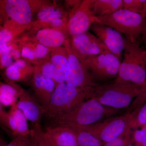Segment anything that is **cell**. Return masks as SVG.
Returning <instances> with one entry per match:
<instances>
[{
    "label": "cell",
    "mask_w": 146,
    "mask_h": 146,
    "mask_svg": "<svg viewBox=\"0 0 146 146\" xmlns=\"http://www.w3.org/2000/svg\"><path fill=\"white\" fill-rule=\"evenodd\" d=\"M31 86L35 98L43 106L47 105L56 85L54 81L35 70L31 78Z\"/></svg>",
    "instance_id": "obj_17"
},
{
    "label": "cell",
    "mask_w": 146,
    "mask_h": 146,
    "mask_svg": "<svg viewBox=\"0 0 146 146\" xmlns=\"http://www.w3.org/2000/svg\"><path fill=\"white\" fill-rule=\"evenodd\" d=\"M25 89L16 83L1 82L0 105L11 107L16 104Z\"/></svg>",
    "instance_id": "obj_23"
},
{
    "label": "cell",
    "mask_w": 146,
    "mask_h": 146,
    "mask_svg": "<svg viewBox=\"0 0 146 146\" xmlns=\"http://www.w3.org/2000/svg\"><path fill=\"white\" fill-rule=\"evenodd\" d=\"M123 8V0H92L91 9L97 17L108 15Z\"/></svg>",
    "instance_id": "obj_25"
},
{
    "label": "cell",
    "mask_w": 146,
    "mask_h": 146,
    "mask_svg": "<svg viewBox=\"0 0 146 146\" xmlns=\"http://www.w3.org/2000/svg\"><path fill=\"white\" fill-rule=\"evenodd\" d=\"M3 140H2L1 139V145L3 146ZM6 145H5L4 146H6Z\"/></svg>",
    "instance_id": "obj_36"
},
{
    "label": "cell",
    "mask_w": 146,
    "mask_h": 146,
    "mask_svg": "<svg viewBox=\"0 0 146 146\" xmlns=\"http://www.w3.org/2000/svg\"><path fill=\"white\" fill-rule=\"evenodd\" d=\"M34 71V66L29 61L20 58L4 70L3 77L6 82H25L30 80Z\"/></svg>",
    "instance_id": "obj_19"
},
{
    "label": "cell",
    "mask_w": 146,
    "mask_h": 146,
    "mask_svg": "<svg viewBox=\"0 0 146 146\" xmlns=\"http://www.w3.org/2000/svg\"><path fill=\"white\" fill-rule=\"evenodd\" d=\"M49 60H46L41 65L35 66L34 70L45 77L52 80L57 86L59 84L63 82Z\"/></svg>",
    "instance_id": "obj_28"
},
{
    "label": "cell",
    "mask_w": 146,
    "mask_h": 146,
    "mask_svg": "<svg viewBox=\"0 0 146 146\" xmlns=\"http://www.w3.org/2000/svg\"><path fill=\"white\" fill-rule=\"evenodd\" d=\"M131 130L129 129L119 138L105 144L104 146H127L132 143Z\"/></svg>",
    "instance_id": "obj_31"
},
{
    "label": "cell",
    "mask_w": 146,
    "mask_h": 146,
    "mask_svg": "<svg viewBox=\"0 0 146 146\" xmlns=\"http://www.w3.org/2000/svg\"><path fill=\"white\" fill-rule=\"evenodd\" d=\"M21 57L28 60L33 66H38L49 60L50 54L53 49L48 48L33 41L19 37Z\"/></svg>",
    "instance_id": "obj_16"
},
{
    "label": "cell",
    "mask_w": 146,
    "mask_h": 146,
    "mask_svg": "<svg viewBox=\"0 0 146 146\" xmlns=\"http://www.w3.org/2000/svg\"><path fill=\"white\" fill-rule=\"evenodd\" d=\"M1 122L11 132L13 136L28 138L31 130L27 119L23 113L17 108L16 104L10 107L8 112L4 109L0 111Z\"/></svg>",
    "instance_id": "obj_15"
},
{
    "label": "cell",
    "mask_w": 146,
    "mask_h": 146,
    "mask_svg": "<svg viewBox=\"0 0 146 146\" xmlns=\"http://www.w3.org/2000/svg\"><path fill=\"white\" fill-rule=\"evenodd\" d=\"M123 58L114 81L130 82L146 88V50L136 41L124 37Z\"/></svg>",
    "instance_id": "obj_2"
},
{
    "label": "cell",
    "mask_w": 146,
    "mask_h": 146,
    "mask_svg": "<svg viewBox=\"0 0 146 146\" xmlns=\"http://www.w3.org/2000/svg\"><path fill=\"white\" fill-rule=\"evenodd\" d=\"M144 88L135 84L113 80L98 84L93 97L105 106L120 110L128 107Z\"/></svg>",
    "instance_id": "obj_3"
},
{
    "label": "cell",
    "mask_w": 146,
    "mask_h": 146,
    "mask_svg": "<svg viewBox=\"0 0 146 146\" xmlns=\"http://www.w3.org/2000/svg\"><path fill=\"white\" fill-rule=\"evenodd\" d=\"M46 1L1 0V23L11 20L22 25L31 27L35 15Z\"/></svg>",
    "instance_id": "obj_6"
},
{
    "label": "cell",
    "mask_w": 146,
    "mask_h": 146,
    "mask_svg": "<svg viewBox=\"0 0 146 146\" xmlns=\"http://www.w3.org/2000/svg\"><path fill=\"white\" fill-rule=\"evenodd\" d=\"M93 95L91 92L76 88L66 82L59 84L56 87L48 104L43 106L44 115L54 119L72 110Z\"/></svg>",
    "instance_id": "obj_4"
},
{
    "label": "cell",
    "mask_w": 146,
    "mask_h": 146,
    "mask_svg": "<svg viewBox=\"0 0 146 146\" xmlns=\"http://www.w3.org/2000/svg\"><path fill=\"white\" fill-rule=\"evenodd\" d=\"M20 37L25 40L36 42L52 49L63 46L65 41L70 39L66 31L49 28L27 31Z\"/></svg>",
    "instance_id": "obj_13"
},
{
    "label": "cell",
    "mask_w": 146,
    "mask_h": 146,
    "mask_svg": "<svg viewBox=\"0 0 146 146\" xmlns=\"http://www.w3.org/2000/svg\"><path fill=\"white\" fill-rule=\"evenodd\" d=\"M30 137L35 146H55L46 131L42 129L40 124L33 125L31 129Z\"/></svg>",
    "instance_id": "obj_27"
},
{
    "label": "cell",
    "mask_w": 146,
    "mask_h": 146,
    "mask_svg": "<svg viewBox=\"0 0 146 146\" xmlns=\"http://www.w3.org/2000/svg\"></svg>",
    "instance_id": "obj_40"
},
{
    "label": "cell",
    "mask_w": 146,
    "mask_h": 146,
    "mask_svg": "<svg viewBox=\"0 0 146 146\" xmlns=\"http://www.w3.org/2000/svg\"><path fill=\"white\" fill-rule=\"evenodd\" d=\"M127 146H133V144L132 143L129 144V145H128Z\"/></svg>",
    "instance_id": "obj_37"
},
{
    "label": "cell",
    "mask_w": 146,
    "mask_h": 146,
    "mask_svg": "<svg viewBox=\"0 0 146 146\" xmlns=\"http://www.w3.org/2000/svg\"><path fill=\"white\" fill-rule=\"evenodd\" d=\"M121 59L107 50L90 56L83 63L97 83L108 82L118 76Z\"/></svg>",
    "instance_id": "obj_7"
},
{
    "label": "cell",
    "mask_w": 146,
    "mask_h": 146,
    "mask_svg": "<svg viewBox=\"0 0 146 146\" xmlns=\"http://www.w3.org/2000/svg\"><path fill=\"white\" fill-rule=\"evenodd\" d=\"M119 111L105 106L92 97L70 112L53 120V122L54 125L85 126L116 116Z\"/></svg>",
    "instance_id": "obj_1"
},
{
    "label": "cell",
    "mask_w": 146,
    "mask_h": 146,
    "mask_svg": "<svg viewBox=\"0 0 146 146\" xmlns=\"http://www.w3.org/2000/svg\"><path fill=\"white\" fill-rule=\"evenodd\" d=\"M16 106L33 125L40 124V120L44 115L43 106L28 92L24 90L16 103Z\"/></svg>",
    "instance_id": "obj_18"
},
{
    "label": "cell",
    "mask_w": 146,
    "mask_h": 146,
    "mask_svg": "<svg viewBox=\"0 0 146 146\" xmlns=\"http://www.w3.org/2000/svg\"><path fill=\"white\" fill-rule=\"evenodd\" d=\"M70 42L73 52L82 63L88 57L108 50L95 35L88 31L71 37Z\"/></svg>",
    "instance_id": "obj_12"
},
{
    "label": "cell",
    "mask_w": 146,
    "mask_h": 146,
    "mask_svg": "<svg viewBox=\"0 0 146 146\" xmlns=\"http://www.w3.org/2000/svg\"><path fill=\"white\" fill-rule=\"evenodd\" d=\"M19 37L8 44L0 46V68L1 70H5L22 58Z\"/></svg>",
    "instance_id": "obj_22"
},
{
    "label": "cell",
    "mask_w": 146,
    "mask_h": 146,
    "mask_svg": "<svg viewBox=\"0 0 146 146\" xmlns=\"http://www.w3.org/2000/svg\"><path fill=\"white\" fill-rule=\"evenodd\" d=\"M91 29L110 52L121 60L125 45L124 37L121 34L112 28L99 23L93 24Z\"/></svg>",
    "instance_id": "obj_14"
},
{
    "label": "cell",
    "mask_w": 146,
    "mask_h": 146,
    "mask_svg": "<svg viewBox=\"0 0 146 146\" xmlns=\"http://www.w3.org/2000/svg\"><path fill=\"white\" fill-rule=\"evenodd\" d=\"M131 134L133 146H146V127L145 126L133 129Z\"/></svg>",
    "instance_id": "obj_30"
},
{
    "label": "cell",
    "mask_w": 146,
    "mask_h": 146,
    "mask_svg": "<svg viewBox=\"0 0 146 146\" xmlns=\"http://www.w3.org/2000/svg\"><path fill=\"white\" fill-rule=\"evenodd\" d=\"M28 138L29 146H35L34 143H33L31 137H29Z\"/></svg>",
    "instance_id": "obj_35"
},
{
    "label": "cell",
    "mask_w": 146,
    "mask_h": 146,
    "mask_svg": "<svg viewBox=\"0 0 146 146\" xmlns=\"http://www.w3.org/2000/svg\"><path fill=\"white\" fill-rule=\"evenodd\" d=\"M81 127L92 133L104 145L131 129L130 118L127 113L113 116L91 125Z\"/></svg>",
    "instance_id": "obj_10"
},
{
    "label": "cell",
    "mask_w": 146,
    "mask_h": 146,
    "mask_svg": "<svg viewBox=\"0 0 146 146\" xmlns=\"http://www.w3.org/2000/svg\"><path fill=\"white\" fill-rule=\"evenodd\" d=\"M66 126L70 128L74 133L78 146H102L103 145L96 137L82 127Z\"/></svg>",
    "instance_id": "obj_26"
},
{
    "label": "cell",
    "mask_w": 146,
    "mask_h": 146,
    "mask_svg": "<svg viewBox=\"0 0 146 146\" xmlns=\"http://www.w3.org/2000/svg\"><path fill=\"white\" fill-rule=\"evenodd\" d=\"M5 146H29L28 138L22 136H16Z\"/></svg>",
    "instance_id": "obj_33"
},
{
    "label": "cell",
    "mask_w": 146,
    "mask_h": 146,
    "mask_svg": "<svg viewBox=\"0 0 146 146\" xmlns=\"http://www.w3.org/2000/svg\"><path fill=\"white\" fill-rule=\"evenodd\" d=\"M63 46L68 54V65L65 74V82L73 86L94 94L97 83L83 63L73 52L70 39L66 40Z\"/></svg>",
    "instance_id": "obj_8"
},
{
    "label": "cell",
    "mask_w": 146,
    "mask_h": 146,
    "mask_svg": "<svg viewBox=\"0 0 146 146\" xmlns=\"http://www.w3.org/2000/svg\"><path fill=\"white\" fill-rule=\"evenodd\" d=\"M142 39L144 43H146V28L144 32L143 33L142 35Z\"/></svg>",
    "instance_id": "obj_34"
},
{
    "label": "cell",
    "mask_w": 146,
    "mask_h": 146,
    "mask_svg": "<svg viewBox=\"0 0 146 146\" xmlns=\"http://www.w3.org/2000/svg\"><path fill=\"white\" fill-rule=\"evenodd\" d=\"M123 8L146 18V0H123Z\"/></svg>",
    "instance_id": "obj_29"
},
{
    "label": "cell",
    "mask_w": 146,
    "mask_h": 146,
    "mask_svg": "<svg viewBox=\"0 0 146 146\" xmlns=\"http://www.w3.org/2000/svg\"><path fill=\"white\" fill-rule=\"evenodd\" d=\"M50 61L54 66L63 82H65V74L68 65V54L64 46L52 51L50 56Z\"/></svg>",
    "instance_id": "obj_24"
},
{
    "label": "cell",
    "mask_w": 146,
    "mask_h": 146,
    "mask_svg": "<svg viewBox=\"0 0 146 146\" xmlns=\"http://www.w3.org/2000/svg\"><path fill=\"white\" fill-rule=\"evenodd\" d=\"M68 21V14L64 7L56 2L46 1L37 11L32 25L27 31L49 28L67 32Z\"/></svg>",
    "instance_id": "obj_9"
},
{
    "label": "cell",
    "mask_w": 146,
    "mask_h": 146,
    "mask_svg": "<svg viewBox=\"0 0 146 146\" xmlns=\"http://www.w3.org/2000/svg\"><path fill=\"white\" fill-rule=\"evenodd\" d=\"M145 45L146 46V43H145Z\"/></svg>",
    "instance_id": "obj_38"
},
{
    "label": "cell",
    "mask_w": 146,
    "mask_h": 146,
    "mask_svg": "<svg viewBox=\"0 0 146 146\" xmlns=\"http://www.w3.org/2000/svg\"><path fill=\"white\" fill-rule=\"evenodd\" d=\"M82 1L79 0L65 1L64 7L68 14V20L72 17L73 14L80 6Z\"/></svg>",
    "instance_id": "obj_32"
},
{
    "label": "cell",
    "mask_w": 146,
    "mask_h": 146,
    "mask_svg": "<svg viewBox=\"0 0 146 146\" xmlns=\"http://www.w3.org/2000/svg\"><path fill=\"white\" fill-rule=\"evenodd\" d=\"M97 18L98 23L114 29L132 42L137 41L146 28L145 17L124 9Z\"/></svg>",
    "instance_id": "obj_5"
},
{
    "label": "cell",
    "mask_w": 146,
    "mask_h": 146,
    "mask_svg": "<svg viewBox=\"0 0 146 146\" xmlns=\"http://www.w3.org/2000/svg\"><path fill=\"white\" fill-rule=\"evenodd\" d=\"M92 2V0L82 1L80 6L68 20L66 31L70 38L88 31L93 24L98 23V19L91 9Z\"/></svg>",
    "instance_id": "obj_11"
},
{
    "label": "cell",
    "mask_w": 146,
    "mask_h": 146,
    "mask_svg": "<svg viewBox=\"0 0 146 146\" xmlns=\"http://www.w3.org/2000/svg\"><path fill=\"white\" fill-rule=\"evenodd\" d=\"M45 131L55 146H78L74 133L67 126L48 127Z\"/></svg>",
    "instance_id": "obj_20"
},
{
    "label": "cell",
    "mask_w": 146,
    "mask_h": 146,
    "mask_svg": "<svg viewBox=\"0 0 146 146\" xmlns=\"http://www.w3.org/2000/svg\"><path fill=\"white\" fill-rule=\"evenodd\" d=\"M30 27L22 25L11 20H7L1 25L0 46L7 45L20 37Z\"/></svg>",
    "instance_id": "obj_21"
},
{
    "label": "cell",
    "mask_w": 146,
    "mask_h": 146,
    "mask_svg": "<svg viewBox=\"0 0 146 146\" xmlns=\"http://www.w3.org/2000/svg\"><path fill=\"white\" fill-rule=\"evenodd\" d=\"M145 127H146V125L145 126Z\"/></svg>",
    "instance_id": "obj_39"
}]
</instances>
